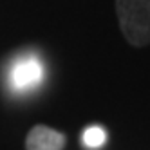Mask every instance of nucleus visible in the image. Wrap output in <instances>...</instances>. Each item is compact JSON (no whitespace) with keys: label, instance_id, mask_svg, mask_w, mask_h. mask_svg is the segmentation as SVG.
Returning <instances> with one entry per match:
<instances>
[{"label":"nucleus","instance_id":"obj_1","mask_svg":"<svg viewBox=\"0 0 150 150\" xmlns=\"http://www.w3.org/2000/svg\"><path fill=\"white\" fill-rule=\"evenodd\" d=\"M116 15L130 45L145 47L150 44V0H116Z\"/></svg>","mask_w":150,"mask_h":150},{"label":"nucleus","instance_id":"obj_4","mask_svg":"<svg viewBox=\"0 0 150 150\" xmlns=\"http://www.w3.org/2000/svg\"><path fill=\"white\" fill-rule=\"evenodd\" d=\"M107 139V132L101 127H87L83 132V143L89 148H100Z\"/></svg>","mask_w":150,"mask_h":150},{"label":"nucleus","instance_id":"obj_3","mask_svg":"<svg viewBox=\"0 0 150 150\" xmlns=\"http://www.w3.org/2000/svg\"><path fill=\"white\" fill-rule=\"evenodd\" d=\"M65 136L47 125H35L25 137V150H63Z\"/></svg>","mask_w":150,"mask_h":150},{"label":"nucleus","instance_id":"obj_2","mask_svg":"<svg viewBox=\"0 0 150 150\" xmlns=\"http://www.w3.org/2000/svg\"><path fill=\"white\" fill-rule=\"evenodd\" d=\"M44 76L45 71L40 58L35 54H24L13 62L7 81L16 92H27L44 81Z\"/></svg>","mask_w":150,"mask_h":150}]
</instances>
